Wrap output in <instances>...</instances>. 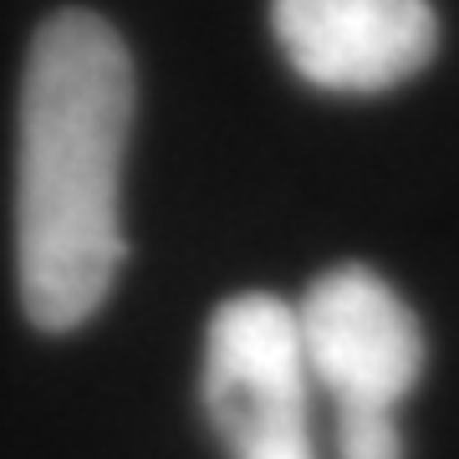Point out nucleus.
<instances>
[{
    "instance_id": "f257e3e1",
    "label": "nucleus",
    "mask_w": 459,
    "mask_h": 459,
    "mask_svg": "<svg viewBox=\"0 0 459 459\" xmlns=\"http://www.w3.org/2000/svg\"><path fill=\"white\" fill-rule=\"evenodd\" d=\"M133 133V66L92 11H56L21 77L16 281L41 332L98 312L123 265V153Z\"/></svg>"
},
{
    "instance_id": "f03ea898",
    "label": "nucleus",
    "mask_w": 459,
    "mask_h": 459,
    "mask_svg": "<svg viewBox=\"0 0 459 459\" xmlns=\"http://www.w3.org/2000/svg\"><path fill=\"white\" fill-rule=\"evenodd\" d=\"M307 373L337 409V459H403L398 403L424 373L409 301L368 265H337L296 301Z\"/></svg>"
},
{
    "instance_id": "7ed1b4c3",
    "label": "nucleus",
    "mask_w": 459,
    "mask_h": 459,
    "mask_svg": "<svg viewBox=\"0 0 459 459\" xmlns=\"http://www.w3.org/2000/svg\"><path fill=\"white\" fill-rule=\"evenodd\" d=\"M204 413L230 459H316L312 373L296 307L271 291H240L204 332Z\"/></svg>"
},
{
    "instance_id": "20e7f679",
    "label": "nucleus",
    "mask_w": 459,
    "mask_h": 459,
    "mask_svg": "<svg viewBox=\"0 0 459 459\" xmlns=\"http://www.w3.org/2000/svg\"><path fill=\"white\" fill-rule=\"evenodd\" d=\"M286 62L327 92H383L424 72L439 47L429 0H271Z\"/></svg>"
}]
</instances>
